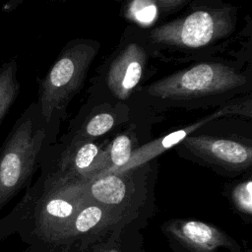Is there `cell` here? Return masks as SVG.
<instances>
[{"instance_id": "1", "label": "cell", "mask_w": 252, "mask_h": 252, "mask_svg": "<svg viewBox=\"0 0 252 252\" xmlns=\"http://www.w3.org/2000/svg\"><path fill=\"white\" fill-rule=\"evenodd\" d=\"M49 127L37 102L30 104L0 148V211L28 183L40 157Z\"/></svg>"}, {"instance_id": "2", "label": "cell", "mask_w": 252, "mask_h": 252, "mask_svg": "<svg viewBox=\"0 0 252 252\" xmlns=\"http://www.w3.org/2000/svg\"><path fill=\"white\" fill-rule=\"evenodd\" d=\"M235 28V12L228 7L199 8L150 32L152 43L167 50L197 51L228 37Z\"/></svg>"}, {"instance_id": "3", "label": "cell", "mask_w": 252, "mask_h": 252, "mask_svg": "<svg viewBox=\"0 0 252 252\" xmlns=\"http://www.w3.org/2000/svg\"><path fill=\"white\" fill-rule=\"evenodd\" d=\"M97 53L96 42L76 40L66 46L39 82L36 101L44 122L51 123L80 91Z\"/></svg>"}, {"instance_id": "4", "label": "cell", "mask_w": 252, "mask_h": 252, "mask_svg": "<svg viewBox=\"0 0 252 252\" xmlns=\"http://www.w3.org/2000/svg\"><path fill=\"white\" fill-rule=\"evenodd\" d=\"M245 75L218 62H203L177 71L152 84L151 95L171 100H188L226 94L243 87Z\"/></svg>"}, {"instance_id": "5", "label": "cell", "mask_w": 252, "mask_h": 252, "mask_svg": "<svg viewBox=\"0 0 252 252\" xmlns=\"http://www.w3.org/2000/svg\"><path fill=\"white\" fill-rule=\"evenodd\" d=\"M147 64V52L138 42L125 45L111 61L106 83L119 99H127L140 84Z\"/></svg>"}, {"instance_id": "6", "label": "cell", "mask_w": 252, "mask_h": 252, "mask_svg": "<svg viewBox=\"0 0 252 252\" xmlns=\"http://www.w3.org/2000/svg\"><path fill=\"white\" fill-rule=\"evenodd\" d=\"M183 144L195 155L222 165L244 167L251 162L250 147L236 141L210 136H188Z\"/></svg>"}, {"instance_id": "7", "label": "cell", "mask_w": 252, "mask_h": 252, "mask_svg": "<svg viewBox=\"0 0 252 252\" xmlns=\"http://www.w3.org/2000/svg\"><path fill=\"white\" fill-rule=\"evenodd\" d=\"M239 108H240V105H238V104L225 105V106L214 111L213 113L209 114L208 116L195 121L193 124L187 125L181 129L173 131L156 141H153V142L143 146L142 148H140L136 152H134V154H132L131 158L126 165L129 166L132 164H137V163L148 160L149 158L160 154L164 150H167L168 148L183 141L186 137L190 136V134L193 133L194 131H196L199 127L215 120L218 117H220L223 115H228V114H236L237 112L242 113V111L239 110Z\"/></svg>"}, {"instance_id": "8", "label": "cell", "mask_w": 252, "mask_h": 252, "mask_svg": "<svg viewBox=\"0 0 252 252\" xmlns=\"http://www.w3.org/2000/svg\"><path fill=\"white\" fill-rule=\"evenodd\" d=\"M17 70L18 65L15 58L0 65V124L20 93Z\"/></svg>"}, {"instance_id": "9", "label": "cell", "mask_w": 252, "mask_h": 252, "mask_svg": "<svg viewBox=\"0 0 252 252\" xmlns=\"http://www.w3.org/2000/svg\"><path fill=\"white\" fill-rule=\"evenodd\" d=\"M93 197L100 203L106 205H116L121 203L125 197L126 187L124 182L116 175H106L91 186Z\"/></svg>"}, {"instance_id": "10", "label": "cell", "mask_w": 252, "mask_h": 252, "mask_svg": "<svg viewBox=\"0 0 252 252\" xmlns=\"http://www.w3.org/2000/svg\"><path fill=\"white\" fill-rule=\"evenodd\" d=\"M115 117L110 112H99L91 116L86 121L80 131V141H90L100 137L110 131L115 125Z\"/></svg>"}, {"instance_id": "11", "label": "cell", "mask_w": 252, "mask_h": 252, "mask_svg": "<svg viewBox=\"0 0 252 252\" xmlns=\"http://www.w3.org/2000/svg\"><path fill=\"white\" fill-rule=\"evenodd\" d=\"M158 7L155 0H130L126 17L143 27L153 25L158 17Z\"/></svg>"}, {"instance_id": "12", "label": "cell", "mask_w": 252, "mask_h": 252, "mask_svg": "<svg viewBox=\"0 0 252 252\" xmlns=\"http://www.w3.org/2000/svg\"><path fill=\"white\" fill-rule=\"evenodd\" d=\"M98 146L92 141H79L72 154V161L74 166L79 170H87L90 168L99 157Z\"/></svg>"}, {"instance_id": "13", "label": "cell", "mask_w": 252, "mask_h": 252, "mask_svg": "<svg viewBox=\"0 0 252 252\" xmlns=\"http://www.w3.org/2000/svg\"><path fill=\"white\" fill-rule=\"evenodd\" d=\"M182 231L187 240L201 246L211 244L216 238L214 230L209 225L200 221L193 220L186 222Z\"/></svg>"}, {"instance_id": "14", "label": "cell", "mask_w": 252, "mask_h": 252, "mask_svg": "<svg viewBox=\"0 0 252 252\" xmlns=\"http://www.w3.org/2000/svg\"><path fill=\"white\" fill-rule=\"evenodd\" d=\"M132 156V142L128 135L120 134L111 143L109 150L110 160L117 167L125 166Z\"/></svg>"}, {"instance_id": "15", "label": "cell", "mask_w": 252, "mask_h": 252, "mask_svg": "<svg viewBox=\"0 0 252 252\" xmlns=\"http://www.w3.org/2000/svg\"><path fill=\"white\" fill-rule=\"evenodd\" d=\"M102 212L98 207L90 206L84 209L78 216L76 220V228L81 232H85L96 225L100 220Z\"/></svg>"}, {"instance_id": "16", "label": "cell", "mask_w": 252, "mask_h": 252, "mask_svg": "<svg viewBox=\"0 0 252 252\" xmlns=\"http://www.w3.org/2000/svg\"><path fill=\"white\" fill-rule=\"evenodd\" d=\"M45 216L51 218L64 219L69 217L73 212L72 205L63 199H50L47 201L43 207Z\"/></svg>"}, {"instance_id": "17", "label": "cell", "mask_w": 252, "mask_h": 252, "mask_svg": "<svg viewBox=\"0 0 252 252\" xmlns=\"http://www.w3.org/2000/svg\"><path fill=\"white\" fill-rule=\"evenodd\" d=\"M251 181L241 185L236 190V201L237 203L247 212H251L252 206V194H251Z\"/></svg>"}, {"instance_id": "18", "label": "cell", "mask_w": 252, "mask_h": 252, "mask_svg": "<svg viewBox=\"0 0 252 252\" xmlns=\"http://www.w3.org/2000/svg\"><path fill=\"white\" fill-rule=\"evenodd\" d=\"M158 10L161 12H170L181 7L187 0H155Z\"/></svg>"}, {"instance_id": "19", "label": "cell", "mask_w": 252, "mask_h": 252, "mask_svg": "<svg viewBox=\"0 0 252 252\" xmlns=\"http://www.w3.org/2000/svg\"><path fill=\"white\" fill-rule=\"evenodd\" d=\"M25 0H8L2 7V10L5 12H11L19 7Z\"/></svg>"}, {"instance_id": "20", "label": "cell", "mask_w": 252, "mask_h": 252, "mask_svg": "<svg viewBox=\"0 0 252 252\" xmlns=\"http://www.w3.org/2000/svg\"><path fill=\"white\" fill-rule=\"evenodd\" d=\"M56 1H61V2H65V1H67V0H56Z\"/></svg>"}]
</instances>
